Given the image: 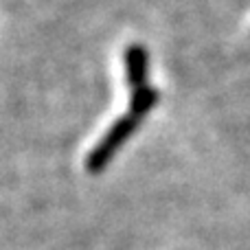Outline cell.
Here are the masks:
<instances>
[{
    "instance_id": "1",
    "label": "cell",
    "mask_w": 250,
    "mask_h": 250,
    "mask_svg": "<svg viewBox=\"0 0 250 250\" xmlns=\"http://www.w3.org/2000/svg\"><path fill=\"white\" fill-rule=\"evenodd\" d=\"M138 123H141V119L134 117V114H129V112L125 114L123 119H119V121L105 132V136L97 143L95 149L90 151V156H88V160H86L88 171L90 173L104 171L105 165H108L110 158L117 154L119 147H121L123 143L134 134V129L138 127Z\"/></svg>"
},
{
    "instance_id": "2",
    "label": "cell",
    "mask_w": 250,
    "mask_h": 250,
    "mask_svg": "<svg viewBox=\"0 0 250 250\" xmlns=\"http://www.w3.org/2000/svg\"><path fill=\"white\" fill-rule=\"evenodd\" d=\"M125 75H127V83L136 90V88L147 86V68H149V62H147V51L141 44H132V46L125 48Z\"/></svg>"
},
{
    "instance_id": "3",
    "label": "cell",
    "mask_w": 250,
    "mask_h": 250,
    "mask_svg": "<svg viewBox=\"0 0 250 250\" xmlns=\"http://www.w3.org/2000/svg\"><path fill=\"white\" fill-rule=\"evenodd\" d=\"M156 101H158V92L154 88H149V86L136 88L132 95V104H129V114L143 119L156 105Z\"/></svg>"
}]
</instances>
